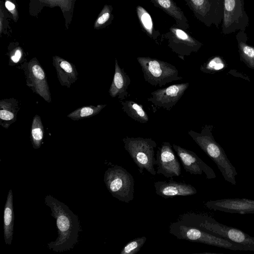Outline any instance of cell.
<instances>
[{
    "instance_id": "cell-1",
    "label": "cell",
    "mask_w": 254,
    "mask_h": 254,
    "mask_svg": "<svg viewBox=\"0 0 254 254\" xmlns=\"http://www.w3.org/2000/svg\"><path fill=\"white\" fill-rule=\"evenodd\" d=\"M45 203L51 208V215L56 220L58 237L48 244V248L56 252L69 251L78 242L81 231L78 218L64 203L51 195L45 198Z\"/></svg>"
},
{
    "instance_id": "cell-2",
    "label": "cell",
    "mask_w": 254,
    "mask_h": 254,
    "mask_svg": "<svg viewBox=\"0 0 254 254\" xmlns=\"http://www.w3.org/2000/svg\"><path fill=\"white\" fill-rule=\"evenodd\" d=\"M178 221L239 244L245 251L254 252V237L239 229L221 224L208 215L187 213L181 215Z\"/></svg>"
},
{
    "instance_id": "cell-3",
    "label": "cell",
    "mask_w": 254,
    "mask_h": 254,
    "mask_svg": "<svg viewBox=\"0 0 254 254\" xmlns=\"http://www.w3.org/2000/svg\"><path fill=\"white\" fill-rule=\"evenodd\" d=\"M213 126L204 125L200 132L193 130L188 131V134L216 164L224 180L233 185L236 184L235 179L238 175L235 167L228 158L223 148L215 140L212 130Z\"/></svg>"
},
{
    "instance_id": "cell-4",
    "label": "cell",
    "mask_w": 254,
    "mask_h": 254,
    "mask_svg": "<svg viewBox=\"0 0 254 254\" xmlns=\"http://www.w3.org/2000/svg\"><path fill=\"white\" fill-rule=\"evenodd\" d=\"M125 150L138 168L140 173L144 170L152 175H156L154 169L156 158L154 149L157 147L156 142L151 138L126 136L123 138Z\"/></svg>"
},
{
    "instance_id": "cell-5",
    "label": "cell",
    "mask_w": 254,
    "mask_h": 254,
    "mask_svg": "<svg viewBox=\"0 0 254 254\" xmlns=\"http://www.w3.org/2000/svg\"><path fill=\"white\" fill-rule=\"evenodd\" d=\"M169 231L178 239L200 243L233 251H245L240 244L232 242L197 228L184 225L178 221L171 223Z\"/></svg>"
},
{
    "instance_id": "cell-6",
    "label": "cell",
    "mask_w": 254,
    "mask_h": 254,
    "mask_svg": "<svg viewBox=\"0 0 254 254\" xmlns=\"http://www.w3.org/2000/svg\"><path fill=\"white\" fill-rule=\"evenodd\" d=\"M137 60L145 81L152 86L161 87L183 79L176 66L170 63L150 57H139Z\"/></svg>"
},
{
    "instance_id": "cell-7",
    "label": "cell",
    "mask_w": 254,
    "mask_h": 254,
    "mask_svg": "<svg viewBox=\"0 0 254 254\" xmlns=\"http://www.w3.org/2000/svg\"><path fill=\"white\" fill-rule=\"evenodd\" d=\"M104 181L113 197L126 203L133 199L134 179L122 166L114 165L108 168L104 174Z\"/></svg>"
},
{
    "instance_id": "cell-8",
    "label": "cell",
    "mask_w": 254,
    "mask_h": 254,
    "mask_svg": "<svg viewBox=\"0 0 254 254\" xmlns=\"http://www.w3.org/2000/svg\"><path fill=\"white\" fill-rule=\"evenodd\" d=\"M27 85L33 92L48 103L52 102L49 85L44 69L36 58L22 65Z\"/></svg>"
},
{
    "instance_id": "cell-9",
    "label": "cell",
    "mask_w": 254,
    "mask_h": 254,
    "mask_svg": "<svg viewBox=\"0 0 254 254\" xmlns=\"http://www.w3.org/2000/svg\"><path fill=\"white\" fill-rule=\"evenodd\" d=\"M189 84V82L175 84L157 89L152 92L147 100L152 103L154 109L163 108L170 111L181 98Z\"/></svg>"
},
{
    "instance_id": "cell-10",
    "label": "cell",
    "mask_w": 254,
    "mask_h": 254,
    "mask_svg": "<svg viewBox=\"0 0 254 254\" xmlns=\"http://www.w3.org/2000/svg\"><path fill=\"white\" fill-rule=\"evenodd\" d=\"M156 165L157 174L163 175L168 178L180 176L181 165L170 142H163L158 148Z\"/></svg>"
},
{
    "instance_id": "cell-11",
    "label": "cell",
    "mask_w": 254,
    "mask_h": 254,
    "mask_svg": "<svg viewBox=\"0 0 254 254\" xmlns=\"http://www.w3.org/2000/svg\"><path fill=\"white\" fill-rule=\"evenodd\" d=\"M172 146L186 172L191 175H202L204 173L207 179L216 178L213 170L194 152L175 144Z\"/></svg>"
},
{
    "instance_id": "cell-12",
    "label": "cell",
    "mask_w": 254,
    "mask_h": 254,
    "mask_svg": "<svg viewBox=\"0 0 254 254\" xmlns=\"http://www.w3.org/2000/svg\"><path fill=\"white\" fill-rule=\"evenodd\" d=\"M208 209L230 213L254 214V200L244 198H224L205 203Z\"/></svg>"
},
{
    "instance_id": "cell-13",
    "label": "cell",
    "mask_w": 254,
    "mask_h": 254,
    "mask_svg": "<svg viewBox=\"0 0 254 254\" xmlns=\"http://www.w3.org/2000/svg\"><path fill=\"white\" fill-rule=\"evenodd\" d=\"M154 187L156 194L166 199L197 193V190L192 185L174 181H157L154 183Z\"/></svg>"
},
{
    "instance_id": "cell-14",
    "label": "cell",
    "mask_w": 254,
    "mask_h": 254,
    "mask_svg": "<svg viewBox=\"0 0 254 254\" xmlns=\"http://www.w3.org/2000/svg\"><path fill=\"white\" fill-rule=\"evenodd\" d=\"M130 83V79L128 75L121 68L118 64L117 59H115V69L113 79L109 90V95L113 98L123 100L129 95L127 90Z\"/></svg>"
},
{
    "instance_id": "cell-15",
    "label": "cell",
    "mask_w": 254,
    "mask_h": 254,
    "mask_svg": "<svg viewBox=\"0 0 254 254\" xmlns=\"http://www.w3.org/2000/svg\"><path fill=\"white\" fill-rule=\"evenodd\" d=\"M59 81L63 86L69 88L77 79L78 73L75 65L66 60L59 57H53V64Z\"/></svg>"
},
{
    "instance_id": "cell-16",
    "label": "cell",
    "mask_w": 254,
    "mask_h": 254,
    "mask_svg": "<svg viewBox=\"0 0 254 254\" xmlns=\"http://www.w3.org/2000/svg\"><path fill=\"white\" fill-rule=\"evenodd\" d=\"M20 109L19 102L11 98L0 101V125L7 129L16 121L17 115Z\"/></svg>"
},
{
    "instance_id": "cell-17",
    "label": "cell",
    "mask_w": 254,
    "mask_h": 254,
    "mask_svg": "<svg viewBox=\"0 0 254 254\" xmlns=\"http://www.w3.org/2000/svg\"><path fill=\"white\" fill-rule=\"evenodd\" d=\"M14 211L13 193L10 189L7 196L3 213L4 238L5 244L10 245L13 234Z\"/></svg>"
},
{
    "instance_id": "cell-18",
    "label": "cell",
    "mask_w": 254,
    "mask_h": 254,
    "mask_svg": "<svg viewBox=\"0 0 254 254\" xmlns=\"http://www.w3.org/2000/svg\"><path fill=\"white\" fill-rule=\"evenodd\" d=\"M120 102L123 111L134 121L140 123H146L149 121V117L142 105L131 100H120Z\"/></svg>"
},
{
    "instance_id": "cell-19",
    "label": "cell",
    "mask_w": 254,
    "mask_h": 254,
    "mask_svg": "<svg viewBox=\"0 0 254 254\" xmlns=\"http://www.w3.org/2000/svg\"><path fill=\"white\" fill-rule=\"evenodd\" d=\"M44 128L41 117L36 115L33 119L31 128L30 138L33 147L39 148L43 142Z\"/></svg>"
},
{
    "instance_id": "cell-20",
    "label": "cell",
    "mask_w": 254,
    "mask_h": 254,
    "mask_svg": "<svg viewBox=\"0 0 254 254\" xmlns=\"http://www.w3.org/2000/svg\"><path fill=\"white\" fill-rule=\"evenodd\" d=\"M106 105H98L96 106L89 105L83 106L75 110L67 116L74 121H78L88 118L99 114Z\"/></svg>"
},
{
    "instance_id": "cell-21",
    "label": "cell",
    "mask_w": 254,
    "mask_h": 254,
    "mask_svg": "<svg viewBox=\"0 0 254 254\" xmlns=\"http://www.w3.org/2000/svg\"><path fill=\"white\" fill-rule=\"evenodd\" d=\"M227 67V64L222 58L214 56L201 64L200 70L205 73L214 74L223 70Z\"/></svg>"
},
{
    "instance_id": "cell-22",
    "label": "cell",
    "mask_w": 254,
    "mask_h": 254,
    "mask_svg": "<svg viewBox=\"0 0 254 254\" xmlns=\"http://www.w3.org/2000/svg\"><path fill=\"white\" fill-rule=\"evenodd\" d=\"M240 60L249 68L254 69V47L243 42H239Z\"/></svg>"
},
{
    "instance_id": "cell-23",
    "label": "cell",
    "mask_w": 254,
    "mask_h": 254,
    "mask_svg": "<svg viewBox=\"0 0 254 254\" xmlns=\"http://www.w3.org/2000/svg\"><path fill=\"white\" fill-rule=\"evenodd\" d=\"M152 0L176 19L179 20L183 19L184 17L183 13L172 0Z\"/></svg>"
},
{
    "instance_id": "cell-24",
    "label": "cell",
    "mask_w": 254,
    "mask_h": 254,
    "mask_svg": "<svg viewBox=\"0 0 254 254\" xmlns=\"http://www.w3.org/2000/svg\"><path fill=\"white\" fill-rule=\"evenodd\" d=\"M146 241V237L136 238L127 243L122 249L120 254H135L138 253Z\"/></svg>"
},
{
    "instance_id": "cell-25",
    "label": "cell",
    "mask_w": 254,
    "mask_h": 254,
    "mask_svg": "<svg viewBox=\"0 0 254 254\" xmlns=\"http://www.w3.org/2000/svg\"><path fill=\"white\" fill-rule=\"evenodd\" d=\"M137 13L139 19L144 29L152 35L153 23L149 14L142 7H137Z\"/></svg>"
},
{
    "instance_id": "cell-26",
    "label": "cell",
    "mask_w": 254,
    "mask_h": 254,
    "mask_svg": "<svg viewBox=\"0 0 254 254\" xmlns=\"http://www.w3.org/2000/svg\"><path fill=\"white\" fill-rule=\"evenodd\" d=\"M22 57V53L20 50H16L14 54L10 56V60L14 64L19 62Z\"/></svg>"
},
{
    "instance_id": "cell-27",
    "label": "cell",
    "mask_w": 254,
    "mask_h": 254,
    "mask_svg": "<svg viewBox=\"0 0 254 254\" xmlns=\"http://www.w3.org/2000/svg\"><path fill=\"white\" fill-rule=\"evenodd\" d=\"M235 6V0H225V8L228 11L234 9Z\"/></svg>"
},
{
    "instance_id": "cell-28",
    "label": "cell",
    "mask_w": 254,
    "mask_h": 254,
    "mask_svg": "<svg viewBox=\"0 0 254 254\" xmlns=\"http://www.w3.org/2000/svg\"><path fill=\"white\" fill-rule=\"evenodd\" d=\"M110 14L109 12L103 13L97 20V23L99 24H102L105 23L109 18Z\"/></svg>"
},
{
    "instance_id": "cell-29",
    "label": "cell",
    "mask_w": 254,
    "mask_h": 254,
    "mask_svg": "<svg viewBox=\"0 0 254 254\" xmlns=\"http://www.w3.org/2000/svg\"><path fill=\"white\" fill-rule=\"evenodd\" d=\"M5 6L6 8L9 10H12L15 8L14 4L8 0L6 1L5 2Z\"/></svg>"
},
{
    "instance_id": "cell-30",
    "label": "cell",
    "mask_w": 254,
    "mask_h": 254,
    "mask_svg": "<svg viewBox=\"0 0 254 254\" xmlns=\"http://www.w3.org/2000/svg\"><path fill=\"white\" fill-rule=\"evenodd\" d=\"M191 1L196 6H200L204 3V0H191Z\"/></svg>"
}]
</instances>
